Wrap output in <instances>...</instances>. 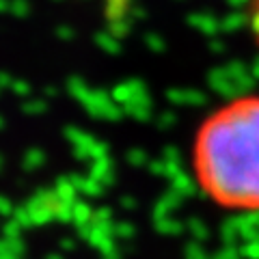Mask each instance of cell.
<instances>
[{"label":"cell","mask_w":259,"mask_h":259,"mask_svg":"<svg viewBox=\"0 0 259 259\" xmlns=\"http://www.w3.org/2000/svg\"><path fill=\"white\" fill-rule=\"evenodd\" d=\"M248 22H250V32H253L255 41L259 46V0H248Z\"/></svg>","instance_id":"cell-2"},{"label":"cell","mask_w":259,"mask_h":259,"mask_svg":"<svg viewBox=\"0 0 259 259\" xmlns=\"http://www.w3.org/2000/svg\"><path fill=\"white\" fill-rule=\"evenodd\" d=\"M190 171L201 194L227 212H259V95L223 102L194 130Z\"/></svg>","instance_id":"cell-1"}]
</instances>
